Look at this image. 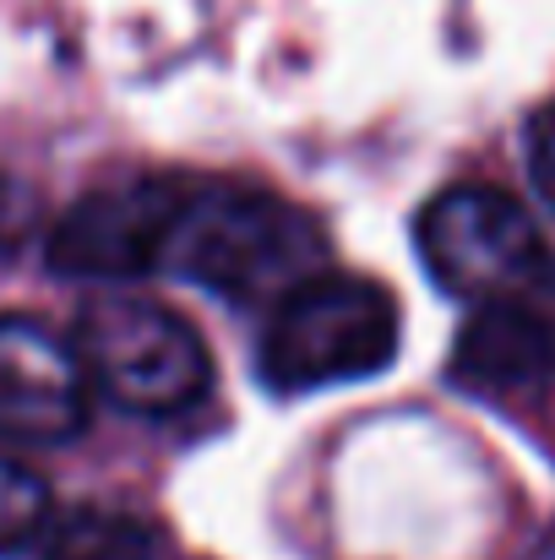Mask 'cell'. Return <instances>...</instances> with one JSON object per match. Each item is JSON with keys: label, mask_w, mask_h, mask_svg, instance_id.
<instances>
[{"label": "cell", "mask_w": 555, "mask_h": 560, "mask_svg": "<svg viewBox=\"0 0 555 560\" xmlns=\"http://www.w3.org/2000/svg\"><path fill=\"white\" fill-rule=\"evenodd\" d=\"M529 170H534L540 196L555 207V104H545L529 126Z\"/></svg>", "instance_id": "obj_11"}, {"label": "cell", "mask_w": 555, "mask_h": 560, "mask_svg": "<svg viewBox=\"0 0 555 560\" xmlns=\"http://www.w3.org/2000/svg\"><path fill=\"white\" fill-rule=\"evenodd\" d=\"M71 349L99 397L142 419H175L212 386L201 332L153 300H93L77 316Z\"/></svg>", "instance_id": "obj_3"}, {"label": "cell", "mask_w": 555, "mask_h": 560, "mask_svg": "<svg viewBox=\"0 0 555 560\" xmlns=\"http://www.w3.org/2000/svg\"><path fill=\"white\" fill-rule=\"evenodd\" d=\"M551 371L555 322L545 311H534L523 294L474 305V316L463 322L452 343V381H463L469 392H490V397L534 392L551 381Z\"/></svg>", "instance_id": "obj_7"}, {"label": "cell", "mask_w": 555, "mask_h": 560, "mask_svg": "<svg viewBox=\"0 0 555 560\" xmlns=\"http://www.w3.org/2000/svg\"><path fill=\"white\" fill-rule=\"evenodd\" d=\"M419 261L430 278L458 294V300H518L540 267H545V240L518 196L496 186H452L441 190L419 223H414Z\"/></svg>", "instance_id": "obj_4"}, {"label": "cell", "mask_w": 555, "mask_h": 560, "mask_svg": "<svg viewBox=\"0 0 555 560\" xmlns=\"http://www.w3.org/2000/svg\"><path fill=\"white\" fill-rule=\"evenodd\" d=\"M88 375L66 338L27 316H0V435L60 446L88 424Z\"/></svg>", "instance_id": "obj_6"}, {"label": "cell", "mask_w": 555, "mask_h": 560, "mask_svg": "<svg viewBox=\"0 0 555 560\" xmlns=\"http://www.w3.org/2000/svg\"><path fill=\"white\" fill-rule=\"evenodd\" d=\"M190 190L196 186L170 175L93 190L60 212L44 240V256L60 278H142L170 261V240L181 229Z\"/></svg>", "instance_id": "obj_5"}, {"label": "cell", "mask_w": 555, "mask_h": 560, "mask_svg": "<svg viewBox=\"0 0 555 560\" xmlns=\"http://www.w3.org/2000/svg\"><path fill=\"white\" fill-rule=\"evenodd\" d=\"M164 267L218 300L278 305L289 289L327 272V234L305 207L273 190H190Z\"/></svg>", "instance_id": "obj_1"}, {"label": "cell", "mask_w": 555, "mask_h": 560, "mask_svg": "<svg viewBox=\"0 0 555 560\" xmlns=\"http://www.w3.org/2000/svg\"><path fill=\"white\" fill-rule=\"evenodd\" d=\"M38 201H33V190L16 186L11 175H0V250H16L38 223Z\"/></svg>", "instance_id": "obj_10"}, {"label": "cell", "mask_w": 555, "mask_h": 560, "mask_svg": "<svg viewBox=\"0 0 555 560\" xmlns=\"http://www.w3.org/2000/svg\"><path fill=\"white\" fill-rule=\"evenodd\" d=\"M38 560H153V528L115 506H77L49 528Z\"/></svg>", "instance_id": "obj_8"}, {"label": "cell", "mask_w": 555, "mask_h": 560, "mask_svg": "<svg viewBox=\"0 0 555 560\" xmlns=\"http://www.w3.org/2000/svg\"><path fill=\"white\" fill-rule=\"evenodd\" d=\"M44 528H49V485L33 468L0 457V556L27 550L33 539H44Z\"/></svg>", "instance_id": "obj_9"}, {"label": "cell", "mask_w": 555, "mask_h": 560, "mask_svg": "<svg viewBox=\"0 0 555 560\" xmlns=\"http://www.w3.org/2000/svg\"><path fill=\"white\" fill-rule=\"evenodd\" d=\"M397 332L403 311L375 278L316 272L273 305L256 349V375L284 397L366 381L397 360Z\"/></svg>", "instance_id": "obj_2"}]
</instances>
